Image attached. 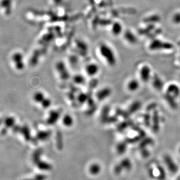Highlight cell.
I'll return each instance as SVG.
<instances>
[{
    "mask_svg": "<svg viewBox=\"0 0 180 180\" xmlns=\"http://www.w3.org/2000/svg\"><path fill=\"white\" fill-rule=\"evenodd\" d=\"M12 61L14 63V66L18 70L21 71L24 68L23 57L22 54L20 53H14L12 56Z\"/></svg>",
    "mask_w": 180,
    "mask_h": 180,
    "instance_id": "obj_2",
    "label": "cell"
},
{
    "mask_svg": "<svg viewBox=\"0 0 180 180\" xmlns=\"http://www.w3.org/2000/svg\"><path fill=\"white\" fill-rule=\"evenodd\" d=\"M141 107V103L139 101L135 102L130 107V112L131 113H135L136 111H138Z\"/></svg>",
    "mask_w": 180,
    "mask_h": 180,
    "instance_id": "obj_12",
    "label": "cell"
},
{
    "mask_svg": "<svg viewBox=\"0 0 180 180\" xmlns=\"http://www.w3.org/2000/svg\"><path fill=\"white\" fill-rule=\"evenodd\" d=\"M166 94L177 99L180 95V88L176 84H171L167 88Z\"/></svg>",
    "mask_w": 180,
    "mask_h": 180,
    "instance_id": "obj_4",
    "label": "cell"
},
{
    "mask_svg": "<svg viewBox=\"0 0 180 180\" xmlns=\"http://www.w3.org/2000/svg\"><path fill=\"white\" fill-rule=\"evenodd\" d=\"M153 85L156 89L161 91L163 88V82L159 76L155 75L153 77Z\"/></svg>",
    "mask_w": 180,
    "mask_h": 180,
    "instance_id": "obj_6",
    "label": "cell"
},
{
    "mask_svg": "<svg viewBox=\"0 0 180 180\" xmlns=\"http://www.w3.org/2000/svg\"><path fill=\"white\" fill-rule=\"evenodd\" d=\"M98 71H99L98 67L95 64H90L86 67V72L89 76H95L98 73Z\"/></svg>",
    "mask_w": 180,
    "mask_h": 180,
    "instance_id": "obj_7",
    "label": "cell"
},
{
    "mask_svg": "<svg viewBox=\"0 0 180 180\" xmlns=\"http://www.w3.org/2000/svg\"><path fill=\"white\" fill-rule=\"evenodd\" d=\"M101 50L102 55L103 57H105L106 61L110 64V65H113L115 64V59L114 55L112 53L109 49L106 47H103Z\"/></svg>",
    "mask_w": 180,
    "mask_h": 180,
    "instance_id": "obj_3",
    "label": "cell"
},
{
    "mask_svg": "<svg viewBox=\"0 0 180 180\" xmlns=\"http://www.w3.org/2000/svg\"><path fill=\"white\" fill-rule=\"evenodd\" d=\"M46 99V98H45V95L41 92H37L34 94V96H33V99H34V101L38 104L41 103L42 104Z\"/></svg>",
    "mask_w": 180,
    "mask_h": 180,
    "instance_id": "obj_9",
    "label": "cell"
},
{
    "mask_svg": "<svg viewBox=\"0 0 180 180\" xmlns=\"http://www.w3.org/2000/svg\"><path fill=\"white\" fill-rule=\"evenodd\" d=\"M14 123H15V119L14 118H11V117L7 118L5 121L6 125H7L8 127L13 126Z\"/></svg>",
    "mask_w": 180,
    "mask_h": 180,
    "instance_id": "obj_13",
    "label": "cell"
},
{
    "mask_svg": "<svg viewBox=\"0 0 180 180\" xmlns=\"http://www.w3.org/2000/svg\"></svg>",
    "mask_w": 180,
    "mask_h": 180,
    "instance_id": "obj_15",
    "label": "cell"
},
{
    "mask_svg": "<svg viewBox=\"0 0 180 180\" xmlns=\"http://www.w3.org/2000/svg\"><path fill=\"white\" fill-rule=\"evenodd\" d=\"M139 87L140 84L139 82L135 79L131 80L127 85L128 89L131 92L137 91Z\"/></svg>",
    "mask_w": 180,
    "mask_h": 180,
    "instance_id": "obj_8",
    "label": "cell"
},
{
    "mask_svg": "<svg viewBox=\"0 0 180 180\" xmlns=\"http://www.w3.org/2000/svg\"><path fill=\"white\" fill-rule=\"evenodd\" d=\"M179 154H180V148H179Z\"/></svg>",
    "mask_w": 180,
    "mask_h": 180,
    "instance_id": "obj_14",
    "label": "cell"
},
{
    "mask_svg": "<svg viewBox=\"0 0 180 180\" xmlns=\"http://www.w3.org/2000/svg\"><path fill=\"white\" fill-rule=\"evenodd\" d=\"M151 70L149 67H143L140 72V77L144 82H147L151 78Z\"/></svg>",
    "mask_w": 180,
    "mask_h": 180,
    "instance_id": "obj_5",
    "label": "cell"
},
{
    "mask_svg": "<svg viewBox=\"0 0 180 180\" xmlns=\"http://www.w3.org/2000/svg\"><path fill=\"white\" fill-rule=\"evenodd\" d=\"M63 124L66 127H71L73 124V119L71 116L67 115L64 116L62 120Z\"/></svg>",
    "mask_w": 180,
    "mask_h": 180,
    "instance_id": "obj_11",
    "label": "cell"
},
{
    "mask_svg": "<svg viewBox=\"0 0 180 180\" xmlns=\"http://www.w3.org/2000/svg\"><path fill=\"white\" fill-rule=\"evenodd\" d=\"M165 99H166L167 102L168 103V104L172 108V109H177L178 104L176 102V98L166 94L165 96Z\"/></svg>",
    "mask_w": 180,
    "mask_h": 180,
    "instance_id": "obj_10",
    "label": "cell"
},
{
    "mask_svg": "<svg viewBox=\"0 0 180 180\" xmlns=\"http://www.w3.org/2000/svg\"><path fill=\"white\" fill-rule=\"evenodd\" d=\"M13 0H0V11L5 16L11 15L12 12Z\"/></svg>",
    "mask_w": 180,
    "mask_h": 180,
    "instance_id": "obj_1",
    "label": "cell"
}]
</instances>
